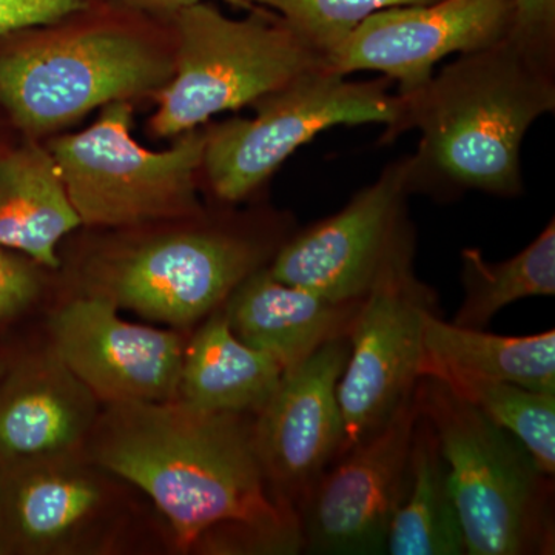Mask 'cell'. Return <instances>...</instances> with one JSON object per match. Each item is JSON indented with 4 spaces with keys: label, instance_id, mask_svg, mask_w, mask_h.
I'll use <instances>...</instances> for the list:
<instances>
[{
    "label": "cell",
    "instance_id": "obj_1",
    "mask_svg": "<svg viewBox=\"0 0 555 555\" xmlns=\"http://www.w3.org/2000/svg\"><path fill=\"white\" fill-rule=\"evenodd\" d=\"M83 451L152 499L179 547L302 551L298 514L270 491L244 414L203 411L179 398L107 404Z\"/></svg>",
    "mask_w": 555,
    "mask_h": 555
},
{
    "label": "cell",
    "instance_id": "obj_2",
    "mask_svg": "<svg viewBox=\"0 0 555 555\" xmlns=\"http://www.w3.org/2000/svg\"><path fill=\"white\" fill-rule=\"evenodd\" d=\"M403 100L382 144L420 131L404 156L409 195L455 201L467 193L516 198L525 190L521 145L532 124L555 112V69L509 39L460 54Z\"/></svg>",
    "mask_w": 555,
    "mask_h": 555
},
{
    "label": "cell",
    "instance_id": "obj_3",
    "mask_svg": "<svg viewBox=\"0 0 555 555\" xmlns=\"http://www.w3.org/2000/svg\"><path fill=\"white\" fill-rule=\"evenodd\" d=\"M415 398L447 463L466 554L553 553V477L524 443L440 378H420Z\"/></svg>",
    "mask_w": 555,
    "mask_h": 555
},
{
    "label": "cell",
    "instance_id": "obj_4",
    "mask_svg": "<svg viewBox=\"0 0 555 555\" xmlns=\"http://www.w3.org/2000/svg\"><path fill=\"white\" fill-rule=\"evenodd\" d=\"M178 31L175 78L158 91L153 133L181 137L211 116L254 105L323 56L276 13L255 7L244 20L225 16L210 0L173 16Z\"/></svg>",
    "mask_w": 555,
    "mask_h": 555
},
{
    "label": "cell",
    "instance_id": "obj_5",
    "mask_svg": "<svg viewBox=\"0 0 555 555\" xmlns=\"http://www.w3.org/2000/svg\"><path fill=\"white\" fill-rule=\"evenodd\" d=\"M389 78L350 80L327 65L255 102L254 118H233L207 130L203 167L215 195L238 203L257 192L299 147L339 126L382 124V141L396 129L403 100Z\"/></svg>",
    "mask_w": 555,
    "mask_h": 555
},
{
    "label": "cell",
    "instance_id": "obj_6",
    "mask_svg": "<svg viewBox=\"0 0 555 555\" xmlns=\"http://www.w3.org/2000/svg\"><path fill=\"white\" fill-rule=\"evenodd\" d=\"M130 130V104L116 101L90 129L51 142L82 225L126 228L198 210L196 171L203 167L207 130H190L164 152L142 147Z\"/></svg>",
    "mask_w": 555,
    "mask_h": 555
},
{
    "label": "cell",
    "instance_id": "obj_7",
    "mask_svg": "<svg viewBox=\"0 0 555 555\" xmlns=\"http://www.w3.org/2000/svg\"><path fill=\"white\" fill-rule=\"evenodd\" d=\"M170 62L116 25H93L0 54V104L21 129L43 133L91 109L169 82Z\"/></svg>",
    "mask_w": 555,
    "mask_h": 555
},
{
    "label": "cell",
    "instance_id": "obj_8",
    "mask_svg": "<svg viewBox=\"0 0 555 555\" xmlns=\"http://www.w3.org/2000/svg\"><path fill=\"white\" fill-rule=\"evenodd\" d=\"M437 305L436 291L415 272L411 222L361 298L347 335L349 360L338 383L341 455L374 436L415 392L422 378L423 321Z\"/></svg>",
    "mask_w": 555,
    "mask_h": 555
},
{
    "label": "cell",
    "instance_id": "obj_9",
    "mask_svg": "<svg viewBox=\"0 0 555 555\" xmlns=\"http://www.w3.org/2000/svg\"><path fill=\"white\" fill-rule=\"evenodd\" d=\"M272 247L232 230H203L150 241L105 270L98 291L116 308L185 327L221 308L264 268Z\"/></svg>",
    "mask_w": 555,
    "mask_h": 555
},
{
    "label": "cell",
    "instance_id": "obj_10",
    "mask_svg": "<svg viewBox=\"0 0 555 555\" xmlns=\"http://www.w3.org/2000/svg\"><path fill=\"white\" fill-rule=\"evenodd\" d=\"M416 418L414 392L382 429L318 478L298 509L305 553L386 554L390 524L406 494Z\"/></svg>",
    "mask_w": 555,
    "mask_h": 555
},
{
    "label": "cell",
    "instance_id": "obj_11",
    "mask_svg": "<svg viewBox=\"0 0 555 555\" xmlns=\"http://www.w3.org/2000/svg\"><path fill=\"white\" fill-rule=\"evenodd\" d=\"M404 158L387 164L338 214L288 238L269 272L281 283L338 302L360 301L411 224Z\"/></svg>",
    "mask_w": 555,
    "mask_h": 555
},
{
    "label": "cell",
    "instance_id": "obj_12",
    "mask_svg": "<svg viewBox=\"0 0 555 555\" xmlns=\"http://www.w3.org/2000/svg\"><path fill=\"white\" fill-rule=\"evenodd\" d=\"M511 0H437L378 11L328 54L339 75L377 72L397 83L401 98L429 82L434 67L451 54L488 49L509 36Z\"/></svg>",
    "mask_w": 555,
    "mask_h": 555
},
{
    "label": "cell",
    "instance_id": "obj_13",
    "mask_svg": "<svg viewBox=\"0 0 555 555\" xmlns=\"http://www.w3.org/2000/svg\"><path fill=\"white\" fill-rule=\"evenodd\" d=\"M349 338L332 339L292 371L251 423L255 451L270 491L298 514L310 489L345 447L338 383Z\"/></svg>",
    "mask_w": 555,
    "mask_h": 555
},
{
    "label": "cell",
    "instance_id": "obj_14",
    "mask_svg": "<svg viewBox=\"0 0 555 555\" xmlns=\"http://www.w3.org/2000/svg\"><path fill=\"white\" fill-rule=\"evenodd\" d=\"M50 331L51 349L102 403L177 400L185 346L173 331L130 323L96 294L57 309Z\"/></svg>",
    "mask_w": 555,
    "mask_h": 555
},
{
    "label": "cell",
    "instance_id": "obj_15",
    "mask_svg": "<svg viewBox=\"0 0 555 555\" xmlns=\"http://www.w3.org/2000/svg\"><path fill=\"white\" fill-rule=\"evenodd\" d=\"M79 454L0 463V550L68 554L87 543L108 491L100 467Z\"/></svg>",
    "mask_w": 555,
    "mask_h": 555
},
{
    "label": "cell",
    "instance_id": "obj_16",
    "mask_svg": "<svg viewBox=\"0 0 555 555\" xmlns=\"http://www.w3.org/2000/svg\"><path fill=\"white\" fill-rule=\"evenodd\" d=\"M100 403L53 349L30 358L0 382V463L79 454Z\"/></svg>",
    "mask_w": 555,
    "mask_h": 555
},
{
    "label": "cell",
    "instance_id": "obj_17",
    "mask_svg": "<svg viewBox=\"0 0 555 555\" xmlns=\"http://www.w3.org/2000/svg\"><path fill=\"white\" fill-rule=\"evenodd\" d=\"M360 301L338 302L281 283L268 266L247 276L222 305L233 334L292 371L321 346L349 335Z\"/></svg>",
    "mask_w": 555,
    "mask_h": 555
},
{
    "label": "cell",
    "instance_id": "obj_18",
    "mask_svg": "<svg viewBox=\"0 0 555 555\" xmlns=\"http://www.w3.org/2000/svg\"><path fill=\"white\" fill-rule=\"evenodd\" d=\"M281 378L272 358L233 334L221 306L184 347L178 398L203 411L257 415Z\"/></svg>",
    "mask_w": 555,
    "mask_h": 555
},
{
    "label": "cell",
    "instance_id": "obj_19",
    "mask_svg": "<svg viewBox=\"0 0 555 555\" xmlns=\"http://www.w3.org/2000/svg\"><path fill=\"white\" fill-rule=\"evenodd\" d=\"M79 225L50 152L25 145L0 156V247L57 268V244Z\"/></svg>",
    "mask_w": 555,
    "mask_h": 555
},
{
    "label": "cell",
    "instance_id": "obj_20",
    "mask_svg": "<svg viewBox=\"0 0 555 555\" xmlns=\"http://www.w3.org/2000/svg\"><path fill=\"white\" fill-rule=\"evenodd\" d=\"M436 312L423 321L422 377L466 375L555 393L554 331L503 337L447 323Z\"/></svg>",
    "mask_w": 555,
    "mask_h": 555
},
{
    "label": "cell",
    "instance_id": "obj_21",
    "mask_svg": "<svg viewBox=\"0 0 555 555\" xmlns=\"http://www.w3.org/2000/svg\"><path fill=\"white\" fill-rule=\"evenodd\" d=\"M386 554H466L447 463L436 433L420 409L409 459L406 494L390 524Z\"/></svg>",
    "mask_w": 555,
    "mask_h": 555
},
{
    "label": "cell",
    "instance_id": "obj_22",
    "mask_svg": "<svg viewBox=\"0 0 555 555\" xmlns=\"http://www.w3.org/2000/svg\"><path fill=\"white\" fill-rule=\"evenodd\" d=\"M462 284L465 297L454 323L485 328L500 310L531 297L555 294V222L528 247L506 261L485 259L478 248L462 250Z\"/></svg>",
    "mask_w": 555,
    "mask_h": 555
},
{
    "label": "cell",
    "instance_id": "obj_23",
    "mask_svg": "<svg viewBox=\"0 0 555 555\" xmlns=\"http://www.w3.org/2000/svg\"><path fill=\"white\" fill-rule=\"evenodd\" d=\"M440 378L492 423L524 443L537 467L555 474V393L535 392L496 379L444 375Z\"/></svg>",
    "mask_w": 555,
    "mask_h": 555
},
{
    "label": "cell",
    "instance_id": "obj_24",
    "mask_svg": "<svg viewBox=\"0 0 555 555\" xmlns=\"http://www.w3.org/2000/svg\"><path fill=\"white\" fill-rule=\"evenodd\" d=\"M286 21L326 62L358 25L372 14L396 7L426 5L437 0H250Z\"/></svg>",
    "mask_w": 555,
    "mask_h": 555
},
{
    "label": "cell",
    "instance_id": "obj_25",
    "mask_svg": "<svg viewBox=\"0 0 555 555\" xmlns=\"http://www.w3.org/2000/svg\"><path fill=\"white\" fill-rule=\"evenodd\" d=\"M507 39L545 67L555 69V0H511Z\"/></svg>",
    "mask_w": 555,
    "mask_h": 555
},
{
    "label": "cell",
    "instance_id": "obj_26",
    "mask_svg": "<svg viewBox=\"0 0 555 555\" xmlns=\"http://www.w3.org/2000/svg\"><path fill=\"white\" fill-rule=\"evenodd\" d=\"M90 5L91 0H0V36L57 24Z\"/></svg>",
    "mask_w": 555,
    "mask_h": 555
},
{
    "label": "cell",
    "instance_id": "obj_27",
    "mask_svg": "<svg viewBox=\"0 0 555 555\" xmlns=\"http://www.w3.org/2000/svg\"><path fill=\"white\" fill-rule=\"evenodd\" d=\"M39 292L35 270L0 247V321L17 315L31 305Z\"/></svg>",
    "mask_w": 555,
    "mask_h": 555
},
{
    "label": "cell",
    "instance_id": "obj_28",
    "mask_svg": "<svg viewBox=\"0 0 555 555\" xmlns=\"http://www.w3.org/2000/svg\"><path fill=\"white\" fill-rule=\"evenodd\" d=\"M113 2L130 10L145 11V13L152 14H164V16H175L178 11L203 2V0H113ZM222 2L229 3L233 9L246 11V13L257 7L254 5L250 0H222Z\"/></svg>",
    "mask_w": 555,
    "mask_h": 555
},
{
    "label": "cell",
    "instance_id": "obj_29",
    "mask_svg": "<svg viewBox=\"0 0 555 555\" xmlns=\"http://www.w3.org/2000/svg\"><path fill=\"white\" fill-rule=\"evenodd\" d=\"M5 364L0 363V382H2V378L5 377Z\"/></svg>",
    "mask_w": 555,
    "mask_h": 555
}]
</instances>
